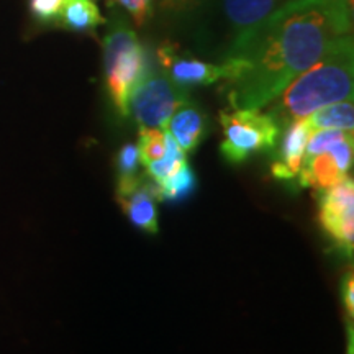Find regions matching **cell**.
Wrapping results in <instances>:
<instances>
[{
  "label": "cell",
  "mask_w": 354,
  "mask_h": 354,
  "mask_svg": "<svg viewBox=\"0 0 354 354\" xmlns=\"http://www.w3.org/2000/svg\"><path fill=\"white\" fill-rule=\"evenodd\" d=\"M158 61L161 68L169 76V79L179 87H194V86H210L225 79L223 64H212L205 61L196 59V57L179 56L176 46L166 43L159 48Z\"/></svg>",
  "instance_id": "obj_7"
},
{
  "label": "cell",
  "mask_w": 354,
  "mask_h": 354,
  "mask_svg": "<svg viewBox=\"0 0 354 354\" xmlns=\"http://www.w3.org/2000/svg\"><path fill=\"white\" fill-rule=\"evenodd\" d=\"M185 162H187V159H185V151L176 143V140L169 135V131L166 130L165 156L146 166V176H148L154 184H159L165 179H167L169 176L174 174L176 171H179Z\"/></svg>",
  "instance_id": "obj_15"
},
{
  "label": "cell",
  "mask_w": 354,
  "mask_h": 354,
  "mask_svg": "<svg viewBox=\"0 0 354 354\" xmlns=\"http://www.w3.org/2000/svg\"><path fill=\"white\" fill-rule=\"evenodd\" d=\"M105 77L110 99L123 117L130 115V95L151 71V57L127 24L113 25L104 38Z\"/></svg>",
  "instance_id": "obj_3"
},
{
  "label": "cell",
  "mask_w": 354,
  "mask_h": 354,
  "mask_svg": "<svg viewBox=\"0 0 354 354\" xmlns=\"http://www.w3.org/2000/svg\"><path fill=\"white\" fill-rule=\"evenodd\" d=\"M138 162H140L138 146L130 145V143L122 146L120 151H118V154H117V161H115L118 179L135 177L136 171H138Z\"/></svg>",
  "instance_id": "obj_18"
},
{
  "label": "cell",
  "mask_w": 354,
  "mask_h": 354,
  "mask_svg": "<svg viewBox=\"0 0 354 354\" xmlns=\"http://www.w3.org/2000/svg\"><path fill=\"white\" fill-rule=\"evenodd\" d=\"M318 220L331 241L348 256L354 246V184L351 177L335 187L320 190Z\"/></svg>",
  "instance_id": "obj_6"
},
{
  "label": "cell",
  "mask_w": 354,
  "mask_h": 354,
  "mask_svg": "<svg viewBox=\"0 0 354 354\" xmlns=\"http://www.w3.org/2000/svg\"><path fill=\"white\" fill-rule=\"evenodd\" d=\"M197 179L194 171L190 169L187 162L180 167L179 171H176L174 174L167 177L162 183L156 184V197L158 201H184L185 197H189L192 194V190L196 189Z\"/></svg>",
  "instance_id": "obj_16"
},
{
  "label": "cell",
  "mask_w": 354,
  "mask_h": 354,
  "mask_svg": "<svg viewBox=\"0 0 354 354\" xmlns=\"http://www.w3.org/2000/svg\"><path fill=\"white\" fill-rule=\"evenodd\" d=\"M138 153L140 161L145 166L151 165L165 156L166 153V130L161 128H140L138 140Z\"/></svg>",
  "instance_id": "obj_17"
},
{
  "label": "cell",
  "mask_w": 354,
  "mask_h": 354,
  "mask_svg": "<svg viewBox=\"0 0 354 354\" xmlns=\"http://www.w3.org/2000/svg\"><path fill=\"white\" fill-rule=\"evenodd\" d=\"M117 201L136 228L149 234L159 232L156 184L148 176L140 177L138 184L130 192L117 196Z\"/></svg>",
  "instance_id": "obj_8"
},
{
  "label": "cell",
  "mask_w": 354,
  "mask_h": 354,
  "mask_svg": "<svg viewBox=\"0 0 354 354\" xmlns=\"http://www.w3.org/2000/svg\"><path fill=\"white\" fill-rule=\"evenodd\" d=\"M312 131L317 130H346L354 128L353 99L336 102L315 110L307 117Z\"/></svg>",
  "instance_id": "obj_13"
},
{
  "label": "cell",
  "mask_w": 354,
  "mask_h": 354,
  "mask_svg": "<svg viewBox=\"0 0 354 354\" xmlns=\"http://www.w3.org/2000/svg\"><path fill=\"white\" fill-rule=\"evenodd\" d=\"M225 140L220 151L232 165H240L251 154L272 149L281 128L268 112L261 109H232L220 113Z\"/></svg>",
  "instance_id": "obj_4"
},
{
  "label": "cell",
  "mask_w": 354,
  "mask_h": 354,
  "mask_svg": "<svg viewBox=\"0 0 354 354\" xmlns=\"http://www.w3.org/2000/svg\"><path fill=\"white\" fill-rule=\"evenodd\" d=\"M187 102L184 87L172 82L165 71L151 69L131 91L130 112L140 127L166 130L176 110Z\"/></svg>",
  "instance_id": "obj_5"
},
{
  "label": "cell",
  "mask_w": 354,
  "mask_h": 354,
  "mask_svg": "<svg viewBox=\"0 0 354 354\" xmlns=\"http://www.w3.org/2000/svg\"><path fill=\"white\" fill-rule=\"evenodd\" d=\"M69 0H30L32 15L39 21H51L59 19L61 12Z\"/></svg>",
  "instance_id": "obj_19"
},
{
  "label": "cell",
  "mask_w": 354,
  "mask_h": 354,
  "mask_svg": "<svg viewBox=\"0 0 354 354\" xmlns=\"http://www.w3.org/2000/svg\"><path fill=\"white\" fill-rule=\"evenodd\" d=\"M343 302L344 307H346V312L349 318H353L354 315V281H353V274L349 272L343 281Z\"/></svg>",
  "instance_id": "obj_22"
},
{
  "label": "cell",
  "mask_w": 354,
  "mask_h": 354,
  "mask_svg": "<svg viewBox=\"0 0 354 354\" xmlns=\"http://www.w3.org/2000/svg\"><path fill=\"white\" fill-rule=\"evenodd\" d=\"M351 0H289L232 39L221 64L232 109H264L336 39L351 33Z\"/></svg>",
  "instance_id": "obj_1"
},
{
  "label": "cell",
  "mask_w": 354,
  "mask_h": 354,
  "mask_svg": "<svg viewBox=\"0 0 354 354\" xmlns=\"http://www.w3.org/2000/svg\"><path fill=\"white\" fill-rule=\"evenodd\" d=\"M203 2H205V0H159V6H161L165 12L184 13L202 6Z\"/></svg>",
  "instance_id": "obj_21"
},
{
  "label": "cell",
  "mask_w": 354,
  "mask_h": 354,
  "mask_svg": "<svg viewBox=\"0 0 354 354\" xmlns=\"http://www.w3.org/2000/svg\"><path fill=\"white\" fill-rule=\"evenodd\" d=\"M167 131L176 143L184 149L185 153L194 151L203 138L205 133V118L196 105H190L189 102L183 107L177 109L167 123Z\"/></svg>",
  "instance_id": "obj_12"
},
{
  "label": "cell",
  "mask_w": 354,
  "mask_h": 354,
  "mask_svg": "<svg viewBox=\"0 0 354 354\" xmlns=\"http://www.w3.org/2000/svg\"><path fill=\"white\" fill-rule=\"evenodd\" d=\"M310 135H312V128L308 125L307 117L286 127L277 159L271 166V172L276 179L290 180L299 176Z\"/></svg>",
  "instance_id": "obj_9"
},
{
  "label": "cell",
  "mask_w": 354,
  "mask_h": 354,
  "mask_svg": "<svg viewBox=\"0 0 354 354\" xmlns=\"http://www.w3.org/2000/svg\"><path fill=\"white\" fill-rule=\"evenodd\" d=\"M123 7L130 12V15L138 26H143L151 17L153 0H118Z\"/></svg>",
  "instance_id": "obj_20"
},
{
  "label": "cell",
  "mask_w": 354,
  "mask_h": 354,
  "mask_svg": "<svg viewBox=\"0 0 354 354\" xmlns=\"http://www.w3.org/2000/svg\"><path fill=\"white\" fill-rule=\"evenodd\" d=\"M348 354H353V328H349V351Z\"/></svg>",
  "instance_id": "obj_23"
},
{
  "label": "cell",
  "mask_w": 354,
  "mask_h": 354,
  "mask_svg": "<svg viewBox=\"0 0 354 354\" xmlns=\"http://www.w3.org/2000/svg\"><path fill=\"white\" fill-rule=\"evenodd\" d=\"M59 19L64 28L73 32H92L105 21L94 0H69Z\"/></svg>",
  "instance_id": "obj_14"
},
{
  "label": "cell",
  "mask_w": 354,
  "mask_h": 354,
  "mask_svg": "<svg viewBox=\"0 0 354 354\" xmlns=\"http://www.w3.org/2000/svg\"><path fill=\"white\" fill-rule=\"evenodd\" d=\"M297 177L300 187L325 190L335 187L336 184L346 179L348 174L338 166L333 154L323 151L312 158H305Z\"/></svg>",
  "instance_id": "obj_11"
},
{
  "label": "cell",
  "mask_w": 354,
  "mask_h": 354,
  "mask_svg": "<svg viewBox=\"0 0 354 354\" xmlns=\"http://www.w3.org/2000/svg\"><path fill=\"white\" fill-rule=\"evenodd\" d=\"M353 74L354 46L349 33L336 39L315 64L295 77L269 104L268 113L282 130L325 105L353 99Z\"/></svg>",
  "instance_id": "obj_2"
},
{
  "label": "cell",
  "mask_w": 354,
  "mask_h": 354,
  "mask_svg": "<svg viewBox=\"0 0 354 354\" xmlns=\"http://www.w3.org/2000/svg\"><path fill=\"white\" fill-rule=\"evenodd\" d=\"M289 0H221V13L234 37L258 25ZM233 37V38H234Z\"/></svg>",
  "instance_id": "obj_10"
}]
</instances>
